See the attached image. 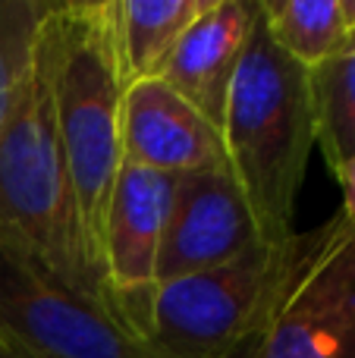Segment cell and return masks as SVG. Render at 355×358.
<instances>
[{"mask_svg":"<svg viewBox=\"0 0 355 358\" xmlns=\"http://www.w3.org/2000/svg\"><path fill=\"white\" fill-rule=\"evenodd\" d=\"M261 19L277 48L305 69L324 63L349 35L343 0H261Z\"/></svg>","mask_w":355,"mask_h":358,"instance_id":"4fadbf2b","label":"cell"},{"mask_svg":"<svg viewBox=\"0 0 355 358\" xmlns=\"http://www.w3.org/2000/svg\"><path fill=\"white\" fill-rule=\"evenodd\" d=\"M314 138L333 176L355 161V29L324 63L308 69Z\"/></svg>","mask_w":355,"mask_h":358,"instance_id":"7c38bea8","label":"cell"},{"mask_svg":"<svg viewBox=\"0 0 355 358\" xmlns=\"http://www.w3.org/2000/svg\"><path fill=\"white\" fill-rule=\"evenodd\" d=\"M119 148L123 164L170 176L226 164L220 129L161 79L126 85Z\"/></svg>","mask_w":355,"mask_h":358,"instance_id":"9c48e42d","label":"cell"},{"mask_svg":"<svg viewBox=\"0 0 355 358\" xmlns=\"http://www.w3.org/2000/svg\"><path fill=\"white\" fill-rule=\"evenodd\" d=\"M3 352H6V343H3V340H0V355H3Z\"/></svg>","mask_w":355,"mask_h":358,"instance_id":"ac0fdd59","label":"cell"},{"mask_svg":"<svg viewBox=\"0 0 355 358\" xmlns=\"http://www.w3.org/2000/svg\"><path fill=\"white\" fill-rule=\"evenodd\" d=\"M255 16L258 0H211L157 76L217 129L224 126L230 88Z\"/></svg>","mask_w":355,"mask_h":358,"instance_id":"30bf717a","label":"cell"},{"mask_svg":"<svg viewBox=\"0 0 355 358\" xmlns=\"http://www.w3.org/2000/svg\"><path fill=\"white\" fill-rule=\"evenodd\" d=\"M38 57L54 101L79 214L98 255L107 201L123 164L119 117L126 79L113 35V0H54Z\"/></svg>","mask_w":355,"mask_h":358,"instance_id":"7a4b0ae2","label":"cell"},{"mask_svg":"<svg viewBox=\"0 0 355 358\" xmlns=\"http://www.w3.org/2000/svg\"><path fill=\"white\" fill-rule=\"evenodd\" d=\"M220 138L226 167L249 201L261 239H289L318 138L308 69L274 44L261 19V0L230 88Z\"/></svg>","mask_w":355,"mask_h":358,"instance_id":"6da1fadb","label":"cell"},{"mask_svg":"<svg viewBox=\"0 0 355 358\" xmlns=\"http://www.w3.org/2000/svg\"><path fill=\"white\" fill-rule=\"evenodd\" d=\"M0 340L29 358H154L117 311L0 239Z\"/></svg>","mask_w":355,"mask_h":358,"instance_id":"5b68a950","label":"cell"},{"mask_svg":"<svg viewBox=\"0 0 355 358\" xmlns=\"http://www.w3.org/2000/svg\"><path fill=\"white\" fill-rule=\"evenodd\" d=\"M258 242V223L226 164L182 173L157 255V286L226 264Z\"/></svg>","mask_w":355,"mask_h":358,"instance_id":"ba28073f","label":"cell"},{"mask_svg":"<svg viewBox=\"0 0 355 358\" xmlns=\"http://www.w3.org/2000/svg\"><path fill=\"white\" fill-rule=\"evenodd\" d=\"M176 179L180 176L119 164L101 227L98 258L110 308L126 324V330L157 286V255Z\"/></svg>","mask_w":355,"mask_h":358,"instance_id":"52a82bcc","label":"cell"},{"mask_svg":"<svg viewBox=\"0 0 355 358\" xmlns=\"http://www.w3.org/2000/svg\"><path fill=\"white\" fill-rule=\"evenodd\" d=\"M331 229L333 217L283 242L261 239L211 271L154 286L129 334L154 358H220L268 327Z\"/></svg>","mask_w":355,"mask_h":358,"instance_id":"3957f363","label":"cell"},{"mask_svg":"<svg viewBox=\"0 0 355 358\" xmlns=\"http://www.w3.org/2000/svg\"><path fill=\"white\" fill-rule=\"evenodd\" d=\"M0 239L22 248L60 283L110 308L38 54L0 136Z\"/></svg>","mask_w":355,"mask_h":358,"instance_id":"277c9868","label":"cell"},{"mask_svg":"<svg viewBox=\"0 0 355 358\" xmlns=\"http://www.w3.org/2000/svg\"><path fill=\"white\" fill-rule=\"evenodd\" d=\"M208 3L211 0H113V35L126 85L157 79Z\"/></svg>","mask_w":355,"mask_h":358,"instance_id":"8fae6325","label":"cell"},{"mask_svg":"<svg viewBox=\"0 0 355 358\" xmlns=\"http://www.w3.org/2000/svg\"><path fill=\"white\" fill-rule=\"evenodd\" d=\"M337 179H340V189H343V208L340 210L346 214V220L355 223V161Z\"/></svg>","mask_w":355,"mask_h":358,"instance_id":"9a60e30c","label":"cell"},{"mask_svg":"<svg viewBox=\"0 0 355 358\" xmlns=\"http://www.w3.org/2000/svg\"><path fill=\"white\" fill-rule=\"evenodd\" d=\"M258 358H355V223L343 210L270 317Z\"/></svg>","mask_w":355,"mask_h":358,"instance_id":"8992f818","label":"cell"},{"mask_svg":"<svg viewBox=\"0 0 355 358\" xmlns=\"http://www.w3.org/2000/svg\"><path fill=\"white\" fill-rule=\"evenodd\" d=\"M50 10L54 3L48 0H0V136L13 117L22 82L31 73Z\"/></svg>","mask_w":355,"mask_h":358,"instance_id":"5bb4252c","label":"cell"},{"mask_svg":"<svg viewBox=\"0 0 355 358\" xmlns=\"http://www.w3.org/2000/svg\"><path fill=\"white\" fill-rule=\"evenodd\" d=\"M0 358H29L25 352H19V349H13V346H6V352L0 355Z\"/></svg>","mask_w":355,"mask_h":358,"instance_id":"e0dca14e","label":"cell"},{"mask_svg":"<svg viewBox=\"0 0 355 358\" xmlns=\"http://www.w3.org/2000/svg\"><path fill=\"white\" fill-rule=\"evenodd\" d=\"M264 330H268V327H264ZM264 330H261V334H255V336H249V340H242L239 346H233L230 352H224L220 358H258V349H261Z\"/></svg>","mask_w":355,"mask_h":358,"instance_id":"2e32d148","label":"cell"}]
</instances>
